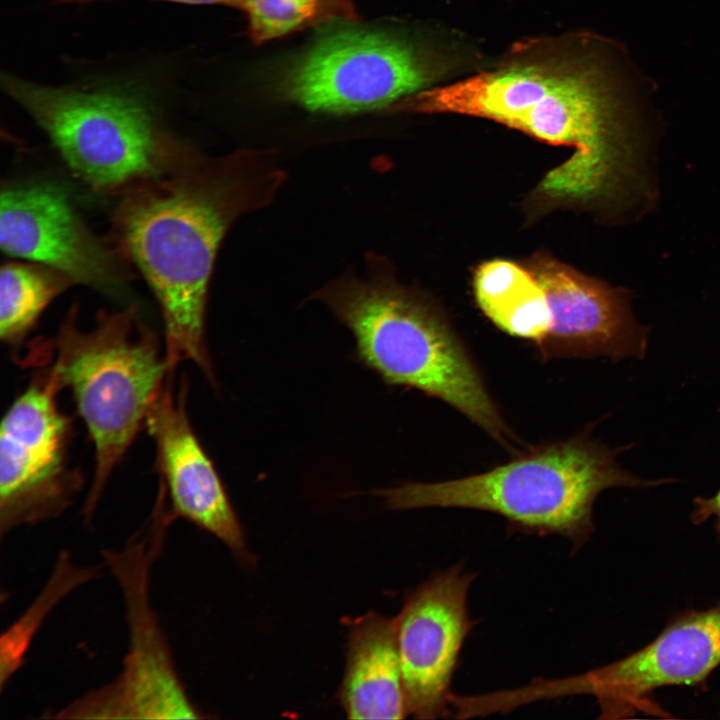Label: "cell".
Masks as SVG:
<instances>
[{
  "mask_svg": "<svg viewBox=\"0 0 720 720\" xmlns=\"http://www.w3.org/2000/svg\"><path fill=\"white\" fill-rule=\"evenodd\" d=\"M598 41L521 43L498 64L408 96L410 112L486 118L553 145L569 158L541 183L552 197L638 202L647 190L641 132L621 81Z\"/></svg>",
  "mask_w": 720,
  "mask_h": 720,
  "instance_id": "obj_1",
  "label": "cell"
},
{
  "mask_svg": "<svg viewBox=\"0 0 720 720\" xmlns=\"http://www.w3.org/2000/svg\"><path fill=\"white\" fill-rule=\"evenodd\" d=\"M284 179L271 151L211 157L169 133L157 170L125 188L112 213L106 237L157 299L169 368L189 360L215 391L205 314L216 254L232 224L269 204Z\"/></svg>",
  "mask_w": 720,
  "mask_h": 720,
  "instance_id": "obj_2",
  "label": "cell"
},
{
  "mask_svg": "<svg viewBox=\"0 0 720 720\" xmlns=\"http://www.w3.org/2000/svg\"><path fill=\"white\" fill-rule=\"evenodd\" d=\"M35 344L26 361L47 365L60 389L71 392L94 447V472L82 508L89 523L172 370L159 337L138 318L135 305L100 310L89 330L79 328L73 305L54 337Z\"/></svg>",
  "mask_w": 720,
  "mask_h": 720,
  "instance_id": "obj_3",
  "label": "cell"
},
{
  "mask_svg": "<svg viewBox=\"0 0 720 720\" xmlns=\"http://www.w3.org/2000/svg\"><path fill=\"white\" fill-rule=\"evenodd\" d=\"M371 264L366 278L347 273L316 294L353 333L358 359L386 383L445 402L511 448L513 434L459 337Z\"/></svg>",
  "mask_w": 720,
  "mask_h": 720,
  "instance_id": "obj_4",
  "label": "cell"
},
{
  "mask_svg": "<svg viewBox=\"0 0 720 720\" xmlns=\"http://www.w3.org/2000/svg\"><path fill=\"white\" fill-rule=\"evenodd\" d=\"M622 450L581 435L537 447L483 473L374 493L393 510L440 507L496 513L519 530L564 536L577 549L594 530L593 505L602 491L673 481L646 480L623 469L616 461Z\"/></svg>",
  "mask_w": 720,
  "mask_h": 720,
  "instance_id": "obj_5",
  "label": "cell"
},
{
  "mask_svg": "<svg viewBox=\"0 0 720 720\" xmlns=\"http://www.w3.org/2000/svg\"><path fill=\"white\" fill-rule=\"evenodd\" d=\"M350 23L325 28L280 67L282 98L312 112L370 111L435 87L466 58L454 41L428 32Z\"/></svg>",
  "mask_w": 720,
  "mask_h": 720,
  "instance_id": "obj_6",
  "label": "cell"
},
{
  "mask_svg": "<svg viewBox=\"0 0 720 720\" xmlns=\"http://www.w3.org/2000/svg\"><path fill=\"white\" fill-rule=\"evenodd\" d=\"M6 94L94 190L119 195L157 170L168 131L145 99L118 87L51 86L3 73Z\"/></svg>",
  "mask_w": 720,
  "mask_h": 720,
  "instance_id": "obj_7",
  "label": "cell"
},
{
  "mask_svg": "<svg viewBox=\"0 0 720 720\" xmlns=\"http://www.w3.org/2000/svg\"><path fill=\"white\" fill-rule=\"evenodd\" d=\"M166 533L150 527L120 550L101 552L104 566L123 595L128 648L118 676L90 690L50 718L64 719H199L174 664L149 594L150 570Z\"/></svg>",
  "mask_w": 720,
  "mask_h": 720,
  "instance_id": "obj_8",
  "label": "cell"
},
{
  "mask_svg": "<svg viewBox=\"0 0 720 720\" xmlns=\"http://www.w3.org/2000/svg\"><path fill=\"white\" fill-rule=\"evenodd\" d=\"M7 409L0 428V534L63 514L85 480L70 463L71 418L46 365Z\"/></svg>",
  "mask_w": 720,
  "mask_h": 720,
  "instance_id": "obj_9",
  "label": "cell"
},
{
  "mask_svg": "<svg viewBox=\"0 0 720 720\" xmlns=\"http://www.w3.org/2000/svg\"><path fill=\"white\" fill-rule=\"evenodd\" d=\"M720 665V603L671 619L648 645L613 663L558 680H536L522 688L526 702L572 695L596 698L601 718L663 714L651 700L668 686L705 688Z\"/></svg>",
  "mask_w": 720,
  "mask_h": 720,
  "instance_id": "obj_10",
  "label": "cell"
},
{
  "mask_svg": "<svg viewBox=\"0 0 720 720\" xmlns=\"http://www.w3.org/2000/svg\"><path fill=\"white\" fill-rule=\"evenodd\" d=\"M0 246L8 255L59 269L75 283L119 294L133 278L130 263L108 238L91 232L59 186L34 183L3 189Z\"/></svg>",
  "mask_w": 720,
  "mask_h": 720,
  "instance_id": "obj_11",
  "label": "cell"
},
{
  "mask_svg": "<svg viewBox=\"0 0 720 720\" xmlns=\"http://www.w3.org/2000/svg\"><path fill=\"white\" fill-rule=\"evenodd\" d=\"M474 577L458 565L440 571L408 595L396 616L407 710L414 718L450 712V683L473 626L467 596Z\"/></svg>",
  "mask_w": 720,
  "mask_h": 720,
  "instance_id": "obj_12",
  "label": "cell"
},
{
  "mask_svg": "<svg viewBox=\"0 0 720 720\" xmlns=\"http://www.w3.org/2000/svg\"><path fill=\"white\" fill-rule=\"evenodd\" d=\"M189 383L182 373L175 384L169 372L153 402L144 427L155 443L159 488L171 523L184 519L221 540L238 558L247 560L242 526L219 474L190 422Z\"/></svg>",
  "mask_w": 720,
  "mask_h": 720,
  "instance_id": "obj_13",
  "label": "cell"
},
{
  "mask_svg": "<svg viewBox=\"0 0 720 720\" xmlns=\"http://www.w3.org/2000/svg\"><path fill=\"white\" fill-rule=\"evenodd\" d=\"M529 271L551 314L549 331L536 344L542 359L645 356L648 330L635 319L624 291L554 260L537 262Z\"/></svg>",
  "mask_w": 720,
  "mask_h": 720,
  "instance_id": "obj_14",
  "label": "cell"
},
{
  "mask_svg": "<svg viewBox=\"0 0 720 720\" xmlns=\"http://www.w3.org/2000/svg\"><path fill=\"white\" fill-rule=\"evenodd\" d=\"M340 699L350 719L408 715L396 617L368 613L351 623Z\"/></svg>",
  "mask_w": 720,
  "mask_h": 720,
  "instance_id": "obj_15",
  "label": "cell"
},
{
  "mask_svg": "<svg viewBox=\"0 0 720 720\" xmlns=\"http://www.w3.org/2000/svg\"><path fill=\"white\" fill-rule=\"evenodd\" d=\"M476 301L505 333L539 343L551 325L543 289L529 270L507 260L482 264L474 276Z\"/></svg>",
  "mask_w": 720,
  "mask_h": 720,
  "instance_id": "obj_16",
  "label": "cell"
},
{
  "mask_svg": "<svg viewBox=\"0 0 720 720\" xmlns=\"http://www.w3.org/2000/svg\"><path fill=\"white\" fill-rule=\"evenodd\" d=\"M76 284L65 272L38 262H8L0 271V338L16 350L25 344L50 302Z\"/></svg>",
  "mask_w": 720,
  "mask_h": 720,
  "instance_id": "obj_17",
  "label": "cell"
},
{
  "mask_svg": "<svg viewBox=\"0 0 720 720\" xmlns=\"http://www.w3.org/2000/svg\"><path fill=\"white\" fill-rule=\"evenodd\" d=\"M100 566L80 567L67 551H61L53 571L36 599L5 631L0 642V686L4 690L11 677L25 663L27 651L46 615L69 593L100 574Z\"/></svg>",
  "mask_w": 720,
  "mask_h": 720,
  "instance_id": "obj_18",
  "label": "cell"
},
{
  "mask_svg": "<svg viewBox=\"0 0 720 720\" xmlns=\"http://www.w3.org/2000/svg\"><path fill=\"white\" fill-rule=\"evenodd\" d=\"M241 9L257 44L309 27L359 20L351 0H244Z\"/></svg>",
  "mask_w": 720,
  "mask_h": 720,
  "instance_id": "obj_19",
  "label": "cell"
},
{
  "mask_svg": "<svg viewBox=\"0 0 720 720\" xmlns=\"http://www.w3.org/2000/svg\"><path fill=\"white\" fill-rule=\"evenodd\" d=\"M710 517H714L717 534L720 538V488L710 497H696L693 500V511L691 513V521L698 525Z\"/></svg>",
  "mask_w": 720,
  "mask_h": 720,
  "instance_id": "obj_20",
  "label": "cell"
},
{
  "mask_svg": "<svg viewBox=\"0 0 720 720\" xmlns=\"http://www.w3.org/2000/svg\"><path fill=\"white\" fill-rule=\"evenodd\" d=\"M97 1H116V0H58V3H91V2H97ZM151 1H166V2H173V3H179V4H188V5H203V4H222V5H228L233 6L237 8H241L244 0H151Z\"/></svg>",
  "mask_w": 720,
  "mask_h": 720,
  "instance_id": "obj_21",
  "label": "cell"
}]
</instances>
